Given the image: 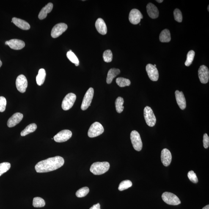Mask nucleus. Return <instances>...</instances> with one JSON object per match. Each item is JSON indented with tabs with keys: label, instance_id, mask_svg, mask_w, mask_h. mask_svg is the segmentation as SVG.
<instances>
[{
	"label": "nucleus",
	"instance_id": "nucleus-1",
	"mask_svg": "<svg viewBox=\"0 0 209 209\" xmlns=\"http://www.w3.org/2000/svg\"><path fill=\"white\" fill-rule=\"evenodd\" d=\"M64 163L62 157L56 156L39 162L36 165L35 169L38 173L51 172L59 169L63 166Z\"/></svg>",
	"mask_w": 209,
	"mask_h": 209
},
{
	"label": "nucleus",
	"instance_id": "nucleus-28",
	"mask_svg": "<svg viewBox=\"0 0 209 209\" xmlns=\"http://www.w3.org/2000/svg\"><path fill=\"white\" fill-rule=\"evenodd\" d=\"M116 82L118 85L120 87L129 86L131 83V81L129 80L122 77L117 78L116 80Z\"/></svg>",
	"mask_w": 209,
	"mask_h": 209
},
{
	"label": "nucleus",
	"instance_id": "nucleus-33",
	"mask_svg": "<svg viewBox=\"0 0 209 209\" xmlns=\"http://www.w3.org/2000/svg\"><path fill=\"white\" fill-rule=\"evenodd\" d=\"M195 56L194 51H190L188 53L187 56V59L185 63V65L186 66H189L192 63Z\"/></svg>",
	"mask_w": 209,
	"mask_h": 209
},
{
	"label": "nucleus",
	"instance_id": "nucleus-37",
	"mask_svg": "<svg viewBox=\"0 0 209 209\" xmlns=\"http://www.w3.org/2000/svg\"><path fill=\"white\" fill-rule=\"evenodd\" d=\"M188 177L189 179L193 183H197L198 181L197 176L193 171H190L188 172Z\"/></svg>",
	"mask_w": 209,
	"mask_h": 209
},
{
	"label": "nucleus",
	"instance_id": "nucleus-26",
	"mask_svg": "<svg viewBox=\"0 0 209 209\" xmlns=\"http://www.w3.org/2000/svg\"><path fill=\"white\" fill-rule=\"evenodd\" d=\"M37 129V125L35 124H31L28 125L21 133L22 136H25L26 135L29 134L30 133H32L35 131Z\"/></svg>",
	"mask_w": 209,
	"mask_h": 209
},
{
	"label": "nucleus",
	"instance_id": "nucleus-40",
	"mask_svg": "<svg viewBox=\"0 0 209 209\" xmlns=\"http://www.w3.org/2000/svg\"><path fill=\"white\" fill-rule=\"evenodd\" d=\"M89 209H100V205L99 203L96 204L91 207Z\"/></svg>",
	"mask_w": 209,
	"mask_h": 209
},
{
	"label": "nucleus",
	"instance_id": "nucleus-18",
	"mask_svg": "<svg viewBox=\"0 0 209 209\" xmlns=\"http://www.w3.org/2000/svg\"><path fill=\"white\" fill-rule=\"evenodd\" d=\"M9 47L11 48L14 50H21L24 48L25 45V43L23 41L18 40V39H12L8 41Z\"/></svg>",
	"mask_w": 209,
	"mask_h": 209
},
{
	"label": "nucleus",
	"instance_id": "nucleus-5",
	"mask_svg": "<svg viewBox=\"0 0 209 209\" xmlns=\"http://www.w3.org/2000/svg\"><path fill=\"white\" fill-rule=\"evenodd\" d=\"M161 197L163 201L168 205H177L181 203L178 197L172 193L166 192L163 193Z\"/></svg>",
	"mask_w": 209,
	"mask_h": 209
},
{
	"label": "nucleus",
	"instance_id": "nucleus-24",
	"mask_svg": "<svg viewBox=\"0 0 209 209\" xmlns=\"http://www.w3.org/2000/svg\"><path fill=\"white\" fill-rule=\"evenodd\" d=\"M159 39L160 41L163 43H167L170 41L171 34L169 30H163L160 34Z\"/></svg>",
	"mask_w": 209,
	"mask_h": 209
},
{
	"label": "nucleus",
	"instance_id": "nucleus-41",
	"mask_svg": "<svg viewBox=\"0 0 209 209\" xmlns=\"http://www.w3.org/2000/svg\"><path fill=\"white\" fill-rule=\"evenodd\" d=\"M202 209H209V205H207L206 206L203 207Z\"/></svg>",
	"mask_w": 209,
	"mask_h": 209
},
{
	"label": "nucleus",
	"instance_id": "nucleus-35",
	"mask_svg": "<svg viewBox=\"0 0 209 209\" xmlns=\"http://www.w3.org/2000/svg\"><path fill=\"white\" fill-rule=\"evenodd\" d=\"M10 168L11 164L9 163L4 162L0 163V176L8 171Z\"/></svg>",
	"mask_w": 209,
	"mask_h": 209
},
{
	"label": "nucleus",
	"instance_id": "nucleus-44",
	"mask_svg": "<svg viewBox=\"0 0 209 209\" xmlns=\"http://www.w3.org/2000/svg\"><path fill=\"white\" fill-rule=\"evenodd\" d=\"M5 44L6 45H8V41L6 42Z\"/></svg>",
	"mask_w": 209,
	"mask_h": 209
},
{
	"label": "nucleus",
	"instance_id": "nucleus-46",
	"mask_svg": "<svg viewBox=\"0 0 209 209\" xmlns=\"http://www.w3.org/2000/svg\"><path fill=\"white\" fill-rule=\"evenodd\" d=\"M154 66H155V67H156V64H154Z\"/></svg>",
	"mask_w": 209,
	"mask_h": 209
},
{
	"label": "nucleus",
	"instance_id": "nucleus-30",
	"mask_svg": "<svg viewBox=\"0 0 209 209\" xmlns=\"http://www.w3.org/2000/svg\"><path fill=\"white\" fill-rule=\"evenodd\" d=\"M67 57L70 62L75 64V66H78L79 65V61L77 56L72 51H68L67 53Z\"/></svg>",
	"mask_w": 209,
	"mask_h": 209
},
{
	"label": "nucleus",
	"instance_id": "nucleus-36",
	"mask_svg": "<svg viewBox=\"0 0 209 209\" xmlns=\"http://www.w3.org/2000/svg\"><path fill=\"white\" fill-rule=\"evenodd\" d=\"M174 15L175 21L181 23L183 20V15L181 11L178 9H175L174 11Z\"/></svg>",
	"mask_w": 209,
	"mask_h": 209
},
{
	"label": "nucleus",
	"instance_id": "nucleus-15",
	"mask_svg": "<svg viewBox=\"0 0 209 209\" xmlns=\"http://www.w3.org/2000/svg\"><path fill=\"white\" fill-rule=\"evenodd\" d=\"M23 116L20 113L14 114L8 120L7 125L9 128L15 127L22 120Z\"/></svg>",
	"mask_w": 209,
	"mask_h": 209
},
{
	"label": "nucleus",
	"instance_id": "nucleus-12",
	"mask_svg": "<svg viewBox=\"0 0 209 209\" xmlns=\"http://www.w3.org/2000/svg\"><path fill=\"white\" fill-rule=\"evenodd\" d=\"M143 16L140 11L137 9H134L130 11L129 15V21L133 25H137L140 22Z\"/></svg>",
	"mask_w": 209,
	"mask_h": 209
},
{
	"label": "nucleus",
	"instance_id": "nucleus-7",
	"mask_svg": "<svg viewBox=\"0 0 209 209\" xmlns=\"http://www.w3.org/2000/svg\"><path fill=\"white\" fill-rule=\"evenodd\" d=\"M76 96L75 94L70 93L64 97L62 103V107L64 111H68L72 107L76 101Z\"/></svg>",
	"mask_w": 209,
	"mask_h": 209
},
{
	"label": "nucleus",
	"instance_id": "nucleus-8",
	"mask_svg": "<svg viewBox=\"0 0 209 209\" xmlns=\"http://www.w3.org/2000/svg\"><path fill=\"white\" fill-rule=\"evenodd\" d=\"M94 95V89L90 88L86 92L83 100L81 106V109L85 111L90 106Z\"/></svg>",
	"mask_w": 209,
	"mask_h": 209
},
{
	"label": "nucleus",
	"instance_id": "nucleus-34",
	"mask_svg": "<svg viewBox=\"0 0 209 209\" xmlns=\"http://www.w3.org/2000/svg\"><path fill=\"white\" fill-rule=\"evenodd\" d=\"M103 60L106 62H111L113 59L112 52L110 50L105 51L103 53Z\"/></svg>",
	"mask_w": 209,
	"mask_h": 209
},
{
	"label": "nucleus",
	"instance_id": "nucleus-21",
	"mask_svg": "<svg viewBox=\"0 0 209 209\" xmlns=\"http://www.w3.org/2000/svg\"><path fill=\"white\" fill-rule=\"evenodd\" d=\"M11 22L13 23L14 24L22 30H27L30 28V26L29 23L21 19L14 17L12 18Z\"/></svg>",
	"mask_w": 209,
	"mask_h": 209
},
{
	"label": "nucleus",
	"instance_id": "nucleus-9",
	"mask_svg": "<svg viewBox=\"0 0 209 209\" xmlns=\"http://www.w3.org/2000/svg\"><path fill=\"white\" fill-rule=\"evenodd\" d=\"M72 133L69 130H64L59 132L54 136L53 139L57 143L65 142L71 137Z\"/></svg>",
	"mask_w": 209,
	"mask_h": 209
},
{
	"label": "nucleus",
	"instance_id": "nucleus-45",
	"mask_svg": "<svg viewBox=\"0 0 209 209\" xmlns=\"http://www.w3.org/2000/svg\"><path fill=\"white\" fill-rule=\"evenodd\" d=\"M209 6L208 5V11H209Z\"/></svg>",
	"mask_w": 209,
	"mask_h": 209
},
{
	"label": "nucleus",
	"instance_id": "nucleus-42",
	"mask_svg": "<svg viewBox=\"0 0 209 209\" xmlns=\"http://www.w3.org/2000/svg\"><path fill=\"white\" fill-rule=\"evenodd\" d=\"M157 1V2L158 3H161L162 2H163V0H157V1Z\"/></svg>",
	"mask_w": 209,
	"mask_h": 209
},
{
	"label": "nucleus",
	"instance_id": "nucleus-20",
	"mask_svg": "<svg viewBox=\"0 0 209 209\" xmlns=\"http://www.w3.org/2000/svg\"><path fill=\"white\" fill-rule=\"evenodd\" d=\"M95 27L97 31L100 34L102 35L107 34V29L106 25L102 19L99 18L97 20L95 23Z\"/></svg>",
	"mask_w": 209,
	"mask_h": 209
},
{
	"label": "nucleus",
	"instance_id": "nucleus-16",
	"mask_svg": "<svg viewBox=\"0 0 209 209\" xmlns=\"http://www.w3.org/2000/svg\"><path fill=\"white\" fill-rule=\"evenodd\" d=\"M172 155L170 151L166 148L162 150L161 159L162 163L165 166H167L170 164L172 161Z\"/></svg>",
	"mask_w": 209,
	"mask_h": 209
},
{
	"label": "nucleus",
	"instance_id": "nucleus-23",
	"mask_svg": "<svg viewBox=\"0 0 209 209\" xmlns=\"http://www.w3.org/2000/svg\"><path fill=\"white\" fill-rule=\"evenodd\" d=\"M120 70L118 69L111 68L110 69L107 74V83L108 84L112 82L113 80L120 73Z\"/></svg>",
	"mask_w": 209,
	"mask_h": 209
},
{
	"label": "nucleus",
	"instance_id": "nucleus-14",
	"mask_svg": "<svg viewBox=\"0 0 209 209\" xmlns=\"http://www.w3.org/2000/svg\"><path fill=\"white\" fill-rule=\"evenodd\" d=\"M146 69L150 79L153 81H158L159 73L157 67L152 64H149L146 66Z\"/></svg>",
	"mask_w": 209,
	"mask_h": 209
},
{
	"label": "nucleus",
	"instance_id": "nucleus-22",
	"mask_svg": "<svg viewBox=\"0 0 209 209\" xmlns=\"http://www.w3.org/2000/svg\"><path fill=\"white\" fill-rule=\"evenodd\" d=\"M53 7L52 3H49L43 7L41 10L39 15V19L42 20L46 18L48 14L50 13L52 11Z\"/></svg>",
	"mask_w": 209,
	"mask_h": 209
},
{
	"label": "nucleus",
	"instance_id": "nucleus-29",
	"mask_svg": "<svg viewBox=\"0 0 209 209\" xmlns=\"http://www.w3.org/2000/svg\"><path fill=\"white\" fill-rule=\"evenodd\" d=\"M45 201L42 198L35 197L33 199V205L35 208H41L45 206Z\"/></svg>",
	"mask_w": 209,
	"mask_h": 209
},
{
	"label": "nucleus",
	"instance_id": "nucleus-25",
	"mask_svg": "<svg viewBox=\"0 0 209 209\" xmlns=\"http://www.w3.org/2000/svg\"><path fill=\"white\" fill-rule=\"evenodd\" d=\"M46 75V71L44 69H41L39 70L38 74L36 77V81L38 85L41 86L43 84Z\"/></svg>",
	"mask_w": 209,
	"mask_h": 209
},
{
	"label": "nucleus",
	"instance_id": "nucleus-13",
	"mask_svg": "<svg viewBox=\"0 0 209 209\" xmlns=\"http://www.w3.org/2000/svg\"><path fill=\"white\" fill-rule=\"evenodd\" d=\"M199 80L203 84L208 83L209 79V70L208 67L205 65L201 66L198 71Z\"/></svg>",
	"mask_w": 209,
	"mask_h": 209
},
{
	"label": "nucleus",
	"instance_id": "nucleus-4",
	"mask_svg": "<svg viewBox=\"0 0 209 209\" xmlns=\"http://www.w3.org/2000/svg\"><path fill=\"white\" fill-rule=\"evenodd\" d=\"M102 125L98 122H95L91 125L88 131V136L92 138L101 135L104 132Z\"/></svg>",
	"mask_w": 209,
	"mask_h": 209
},
{
	"label": "nucleus",
	"instance_id": "nucleus-6",
	"mask_svg": "<svg viewBox=\"0 0 209 209\" xmlns=\"http://www.w3.org/2000/svg\"><path fill=\"white\" fill-rule=\"evenodd\" d=\"M130 138L134 148L137 151H140L142 150L143 143L139 134L136 131H132Z\"/></svg>",
	"mask_w": 209,
	"mask_h": 209
},
{
	"label": "nucleus",
	"instance_id": "nucleus-10",
	"mask_svg": "<svg viewBox=\"0 0 209 209\" xmlns=\"http://www.w3.org/2000/svg\"><path fill=\"white\" fill-rule=\"evenodd\" d=\"M67 26L64 23H59L57 24L52 28L51 35L53 38H56L61 36L66 30Z\"/></svg>",
	"mask_w": 209,
	"mask_h": 209
},
{
	"label": "nucleus",
	"instance_id": "nucleus-39",
	"mask_svg": "<svg viewBox=\"0 0 209 209\" xmlns=\"http://www.w3.org/2000/svg\"><path fill=\"white\" fill-rule=\"evenodd\" d=\"M203 146L205 148H208L209 146V138L208 134L205 133L203 136Z\"/></svg>",
	"mask_w": 209,
	"mask_h": 209
},
{
	"label": "nucleus",
	"instance_id": "nucleus-32",
	"mask_svg": "<svg viewBox=\"0 0 209 209\" xmlns=\"http://www.w3.org/2000/svg\"><path fill=\"white\" fill-rule=\"evenodd\" d=\"M89 191V189L87 187H83L80 189L76 193V196L78 198H82L87 195Z\"/></svg>",
	"mask_w": 209,
	"mask_h": 209
},
{
	"label": "nucleus",
	"instance_id": "nucleus-38",
	"mask_svg": "<svg viewBox=\"0 0 209 209\" xmlns=\"http://www.w3.org/2000/svg\"><path fill=\"white\" fill-rule=\"evenodd\" d=\"M7 101L5 97H0V112H2L5 111Z\"/></svg>",
	"mask_w": 209,
	"mask_h": 209
},
{
	"label": "nucleus",
	"instance_id": "nucleus-27",
	"mask_svg": "<svg viewBox=\"0 0 209 209\" xmlns=\"http://www.w3.org/2000/svg\"><path fill=\"white\" fill-rule=\"evenodd\" d=\"M124 100L121 97H118L116 99L115 101V106L116 111L118 113H121L123 111L124 107L123 104Z\"/></svg>",
	"mask_w": 209,
	"mask_h": 209
},
{
	"label": "nucleus",
	"instance_id": "nucleus-31",
	"mask_svg": "<svg viewBox=\"0 0 209 209\" xmlns=\"http://www.w3.org/2000/svg\"><path fill=\"white\" fill-rule=\"evenodd\" d=\"M133 184L129 180H125L121 182L119 185L118 189L119 191H122L124 190L128 189L132 186Z\"/></svg>",
	"mask_w": 209,
	"mask_h": 209
},
{
	"label": "nucleus",
	"instance_id": "nucleus-2",
	"mask_svg": "<svg viewBox=\"0 0 209 209\" xmlns=\"http://www.w3.org/2000/svg\"><path fill=\"white\" fill-rule=\"evenodd\" d=\"M109 163L107 161L97 162L93 163L90 171L95 175H100L107 172L110 168Z\"/></svg>",
	"mask_w": 209,
	"mask_h": 209
},
{
	"label": "nucleus",
	"instance_id": "nucleus-3",
	"mask_svg": "<svg viewBox=\"0 0 209 209\" xmlns=\"http://www.w3.org/2000/svg\"><path fill=\"white\" fill-rule=\"evenodd\" d=\"M144 116L147 125L153 127L156 123V118L153 110L148 106H146L144 110Z\"/></svg>",
	"mask_w": 209,
	"mask_h": 209
},
{
	"label": "nucleus",
	"instance_id": "nucleus-19",
	"mask_svg": "<svg viewBox=\"0 0 209 209\" xmlns=\"http://www.w3.org/2000/svg\"><path fill=\"white\" fill-rule=\"evenodd\" d=\"M148 14L151 18L156 19L159 16V11L158 8L154 4L149 3L147 6Z\"/></svg>",
	"mask_w": 209,
	"mask_h": 209
},
{
	"label": "nucleus",
	"instance_id": "nucleus-11",
	"mask_svg": "<svg viewBox=\"0 0 209 209\" xmlns=\"http://www.w3.org/2000/svg\"><path fill=\"white\" fill-rule=\"evenodd\" d=\"M16 84L17 89L20 92L23 93L26 92L28 86V81L24 75H20L17 77Z\"/></svg>",
	"mask_w": 209,
	"mask_h": 209
},
{
	"label": "nucleus",
	"instance_id": "nucleus-17",
	"mask_svg": "<svg viewBox=\"0 0 209 209\" xmlns=\"http://www.w3.org/2000/svg\"><path fill=\"white\" fill-rule=\"evenodd\" d=\"M175 96L179 107L181 110L185 109L186 107V102L183 92L176 90L175 92Z\"/></svg>",
	"mask_w": 209,
	"mask_h": 209
},
{
	"label": "nucleus",
	"instance_id": "nucleus-43",
	"mask_svg": "<svg viewBox=\"0 0 209 209\" xmlns=\"http://www.w3.org/2000/svg\"><path fill=\"white\" fill-rule=\"evenodd\" d=\"M2 65V62H1V59H0V67H1Z\"/></svg>",
	"mask_w": 209,
	"mask_h": 209
}]
</instances>
